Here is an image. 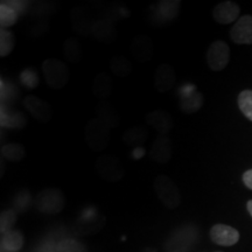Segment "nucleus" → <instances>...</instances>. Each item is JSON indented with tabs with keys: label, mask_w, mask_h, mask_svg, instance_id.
Segmentation results:
<instances>
[{
	"label": "nucleus",
	"mask_w": 252,
	"mask_h": 252,
	"mask_svg": "<svg viewBox=\"0 0 252 252\" xmlns=\"http://www.w3.org/2000/svg\"><path fill=\"white\" fill-rule=\"evenodd\" d=\"M42 72L45 75L47 86L50 89H62L69 82V69L63 61L56 59H48L43 61Z\"/></svg>",
	"instance_id": "obj_1"
},
{
	"label": "nucleus",
	"mask_w": 252,
	"mask_h": 252,
	"mask_svg": "<svg viewBox=\"0 0 252 252\" xmlns=\"http://www.w3.org/2000/svg\"><path fill=\"white\" fill-rule=\"evenodd\" d=\"M86 141L94 151L105 150L110 143L109 127L97 117L90 119L86 127Z\"/></svg>",
	"instance_id": "obj_2"
},
{
	"label": "nucleus",
	"mask_w": 252,
	"mask_h": 252,
	"mask_svg": "<svg viewBox=\"0 0 252 252\" xmlns=\"http://www.w3.org/2000/svg\"><path fill=\"white\" fill-rule=\"evenodd\" d=\"M154 190L160 201L168 208H175L181 201V194L175 182L166 175H158L154 179Z\"/></svg>",
	"instance_id": "obj_3"
},
{
	"label": "nucleus",
	"mask_w": 252,
	"mask_h": 252,
	"mask_svg": "<svg viewBox=\"0 0 252 252\" xmlns=\"http://www.w3.org/2000/svg\"><path fill=\"white\" fill-rule=\"evenodd\" d=\"M96 171L100 178L110 182H117L124 178L125 172L117 158L112 156H103L98 158L94 163Z\"/></svg>",
	"instance_id": "obj_4"
},
{
	"label": "nucleus",
	"mask_w": 252,
	"mask_h": 252,
	"mask_svg": "<svg viewBox=\"0 0 252 252\" xmlns=\"http://www.w3.org/2000/svg\"><path fill=\"white\" fill-rule=\"evenodd\" d=\"M36 208L42 213L55 214L64 207V196L62 191L55 188L43 189L36 197Z\"/></svg>",
	"instance_id": "obj_5"
},
{
	"label": "nucleus",
	"mask_w": 252,
	"mask_h": 252,
	"mask_svg": "<svg viewBox=\"0 0 252 252\" xmlns=\"http://www.w3.org/2000/svg\"><path fill=\"white\" fill-rule=\"evenodd\" d=\"M230 48L224 41H215L207 50V64L210 70L220 71L228 65Z\"/></svg>",
	"instance_id": "obj_6"
},
{
	"label": "nucleus",
	"mask_w": 252,
	"mask_h": 252,
	"mask_svg": "<svg viewBox=\"0 0 252 252\" xmlns=\"http://www.w3.org/2000/svg\"><path fill=\"white\" fill-rule=\"evenodd\" d=\"M146 123L160 135H167L174 127V121L168 112L162 109H157L146 115Z\"/></svg>",
	"instance_id": "obj_7"
},
{
	"label": "nucleus",
	"mask_w": 252,
	"mask_h": 252,
	"mask_svg": "<svg viewBox=\"0 0 252 252\" xmlns=\"http://www.w3.org/2000/svg\"><path fill=\"white\" fill-rule=\"evenodd\" d=\"M210 239L220 247H232L239 241V231L225 224H215L210 229Z\"/></svg>",
	"instance_id": "obj_8"
},
{
	"label": "nucleus",
	"mask_w": 252,
	"mask_h": 252,
	"mask_svg": "<svg viewBox=\"0 0 252 252\" xmlns=\"http://www.w3.org/2000/svg\"><path fill=\"white\" fill-rule=\"evenodd\" d=\"M230 37L237 45H252V15H243L236 21Z\"/></svg>",
	"instance_id": "obj_9"
},
{
	"label": "nucleus",
	"mask_w": 252,
	"mask_h": 252,
	"mask_svg": "<svg viewBox=\"0 0 252 252\" xmlns=\"http://www.w3.org/2000/svg\"><path fill=\"white\" fill-rule=\"evenodd\" d=\"M173 154L172 143L167 135H158L151 145L149 157L157 163H167Z\"/></svg>",
	"instance_id": "obj_10"
},
{
	"label": "nucleus",
	"mask_w": 252,
	"mask_h": 252,
	"mask_svg": "<svg viewBox=\"0 0 252 252\" xmlns=\"http://www.w3.org/2000/svg\"><path fill=\"white\" fill-rule=\"evenodd\" d=\"M24 105L27 111L39 122L47 123L52 119V106L45 100L37 98L35 96H27L24 99Z\"/></svg>",
	"instance_id": "obj_11"
},
{
	"label": "nucleus",
	"mask_w": 252,
	"mask_h": 252,
	"mask_svg": "<svg viewBox=\"0 0 252 252\" xmlns=\"http://www.w3.org/2000/svg\"><path fill=\"white\" fill-rule=\"evenodd\" d=\"M241 8L234 1H223L216 5L213 11V18L217 24L228 25L238 20Z\"/></svg>",
	"instance_id": "obj_12"
},
{
	"label": "nucleus",
	"mask_w": 252,
	"mask_h": 252,
	"mask_svg": "<svg viewBox=\"0 0 252 252\" xmlns=\"http://www.w3.org/2000/svg\"><path fill=\"white\" fill-rule=\"evenodd\" d=\"M175 71L169 64H161L154 74V87L159 93H168L175 84Z\"/></svg>",
	"instance_id": "obj_13"
},
{
	"label": "nucleus",
	"mask_w": 252,
	"mask_h": 252,
	"mask_svg": "<svg viewBox=\"0 0 252 252\" xmlns=\"http://www.w3.org/2000/svg\"><path fill=\"white\" fill-rule=\"evenodd\" d=\"M131 53L138 62H147L153 55V43L149 36L135 37L131 43Z\"/></svg>",
	"instance_id": "obj_14"
},
{
	"label": "nucleus",
	"mask_w": 252,
	"mask_h": 252,
	"mask_svg": "<svg viewBox=\"0 0 252 252\" xmlns=\"http://www.w3.org/2000/svg\"><path fill=\"white\" fill-rule=\"evenodd\" d=\"M180 1H160L156 7V13L153 14V23L167 24L175 19L179 12Z\"/></svg>",
	"instance_id": "obj_15"
},
{
	"label": "nucleus",
	"mask_w": 252,
	"mask_h": 252,
	"mask_svg": "<svg viewBox=\"0 0 252 252\" xmlns=\"http://www.w3.org/2000/svg\"><path fill=\"white\" fill-rule=\"evenodd\" d=\"M203 104V96L198 91L189 89L188 91H180V109L186 113H194L200 110Z\"/></svg>",
	"instance_id": "obj_16"
},
{
	"label": "nucleus",
	"mask_w": 252,
	"mask_h": 252,
	"mask_svg": "<svg viewBox=\"0 0 252 252\" xmlns=\"http://www.w3.org/2000/svg\"><path fill=\"white\" fill-rule=\"evenodd\" d=\"M91 34L94 36V39L100 41V42H109V41L115 39L116 36L113 24L110 20H106V19H102V20L93 24Z\"/></svg>",
	"instance_id": "obj_17"
},
{
	"label": "nucleus",
	"mask_w": 252,
	"mask_h": 252,
	"mask_svg": "<svg viewBox=\"0 0 252 252\" xmlns=\"http://www.w3.org/2000/svg\"><path fill=\"white\" fill-rule=\"evenodd\" d=\"M112 87L113 83L111 77L106 72H99L94 81L93 90L96 97H98L102 100H105L111 94Z\"/></svg>",
	"instance_id": "obj_18"
},
{
	"label": "nucleus",
	"mask_w": 252,
	"mask_h": 252,
	"mask_svg": "<svg viewBox=\"0 0 252 252\" xmlns=\"http://www.w3.org/2000/svg\"><path fill=\"white\" fill-rule=\"evenodd\" d=\"M97 116H98L97 118L100 119L109 128L116 127L119 124V117L117 111H116L111 104L109 102H105V100H102L99 103V105L97 106Z\"/></svg>",
	"instance_id": "obj_19"
},
{
	"label": "nucleus",
	"mask_w": 252,
	"mask_h": 252,
	"mask_svg": "<svg viewBox=\"0 0 252 252\" xmlns=\"http://www.w3.org/2000/svg\"><path fill=\"white\" fill-rule=\"evenodd\" d=\"M109 68L115 76L123 78L128 76V75L131 74L132 63L130 60L124 58V56L116 55L110 60Z\"/></svg>",
	"instance_id": "obj_20"
},
{
	"label": "nucleus",
	"mask_w": 252,
	"mask_h": 252,
	"mask_svg": "<svg viewBox=\"0 0 252 252\" xmlns=\"http://www.w3.org/2000/svg\"><path fill=\"white\" fill-rule=\"evenodd\" d=\"M147 131L145 130L141 126H134L131 127L130 130H127L123 134V141L128 146H137L145 143L147 140Z\"/></svg>",
	"instance_id": "obj_21"
},
{
	"label": "nucleus",
	"mask_w": 252,
	"mask_h": 252,
	"mask_svg": "<svg viewBox=\"0 0 252 252\" xmlns=\"http://www.w3.org/2000/svg\"><path fill=\"white\" fill-rule=\"evenodd\" d=\"M1 154L5 159L9 161L19 162L26 156V150L21 144H7L1 147Z\"/></svg>",
	"instance_id": "obj_22"
},
{
	"label": "nucleus",
	"mask_w": 252,
	"mask_h": 252,
	"mask_svg": "<svg viewBox=\"0 0 252 252\" xmlns=\"http://www.w3.org/2000/svg\"><path fill=\"white\" fill-rule=\"evenodd\" d=\"M17 20L18 12L2 1L1 6H0V26H1V30H7L8 27L13 26L17 23Z\"/></svg>",
	"instance_id": "obj_23"
},
{
	"label": "nucleus",
	"mask_w": 252,
	"mask_h": 252,
	"mask_svg": "<svg viewBox=\"0 0 252 252\" xmlns=\"http://www.w3.org/2000/svg\"><path fill=\"white\" fill-rule=\"evenodd\" d=\"M63 55L67 61L71 63H77L81 60V46L76 39H69L64 43Z\"/></svg>",
	"instance_id": "obj_24"
},
{
	"label": "nucleus",
	"mask_w": 252,
	"mask_h": 252,
	"mask_svg": "<svg viewBox=\"0 0 252 252\" xmlns=\"http://www.w3.org/2000/svg\"><path fill=\"white\" fill-rule=\"evenodd\" d=\"M14 35L8 30L0 31V56L6 58L14 48Z\"/></svg>",
	"instance_id": "obj_25"
},
{
	"label": "nucleus",
	"mask_w": 252,
	"mask_h": 252,
	"mask_svg": "<svg viewBox=\"0 0 252 252\" xmlns=\"http://www.w3.org/2000/svg\"><path fill=\"white\" fill-rule=\"evenodd\" d=\"M238 108L249 121L252 122V90H244L238 94Z\"/></svg>",
	"instance_id": "obj_26"
},
{
	"label": "nucleus",
	"mask_w": 252,
	"mask_h": 252,
	"mask_svg": "<svg viewBox=\"0 0 252 252\" xmlns=\"http://www.w3.org/2000/svg\"><path fill=\"white\" fill-rule=\"evenodd\" d=\"M78 14H76V12H72L71 14V21H72V26L74 25H77V26H75L74 28L76 30L77 32H80L81 34H84L86 35V32H90L91 33V27H93V25L89 23V20L86 18V13L83 12V9L82 8H78L77 9Z\"/></svg>",
	"instance_id": "obj_27"
},
{
	"label": "nucleus",
	"mask_w": 252,
	"mask_h": 252,
	"mask_svg": "<svg viewBox=\"0 0 252 252\" xmlns=\"http://www.w3.org/2000/svg\"><path fill=\"white\" fill-rule=\"evenodd\" d=\"M24 238L23 236L19 234L18 231H11L5 235L2 239V248L7 251H18L19 249L23 247Z\"/></svg>",
	"instance_id": "obj_28"
},
{
	"label": "nucleus",
	"mask_w": 252,
	"mask_h": 252,
	"mask_svg": "<svg viewBox=\"0 0 252 252\" xmlns=\"http://www.w3.org/2000/svg\"><path fill=\"white\" fill-rule=\"evenodd\" d=\"M20 80L24 87L28 88V89H34L39 84V76L34 69H25L20 74Z\"/></svg>",
	"instance_id": "obj_29"
},
{
	"label": "nucleus",
	"mask_w": 252,
	"mask_h": 252,
	"mask_svg": "<svg viewBox=\"0 0 252 252\" xmlns=\"http://www.w3.org/2000/svg\"><path fill=\"white\" fill-rule=\"evenodd\" d=\"M59 250L60 252H86V249H84L83 245L74 241V239L63 241L59 245Z\"/></svg>",
	"instance_id": "obj_30"
},
{
	"label": "nucleus",
	"mask_w": 252,
	"mask_h": 252,
	"mask_svg": "<svg viewBox=\"0 0 252 252\" xmlns=\"http://www.w3.org/2000/svg\"><path fill=\"white\" fill-rule=\"evenodd\" d=\"M1 230L2 232L5 231V230H8L9 226H11L13 223L15 222V215L12 212H6L2 214V217H1Z\"/></svg>",
	"instance_id": "obj_31"
},
{
	"label": "nucleus",
	"mask_w": 252,
	"mask_h": 252,
	"mask_svg": "<svg viewBox=\"0 0 252 252\" xmlns=\"http://www.w3.org/2000/svg\"><path fill=\"white\" fill-rule=\"evenodd\" d=\"M242 180H243V184L245 185V187L252 190V169H248L247 172L243 173Z\"/></svg>",
	"instance_id": "obj_32"
},
{
	"label": "nucleus",
	"mask_w": 252,
	"mask_h": 252,
	"mask_svg": "<svg viewBox=\"0 0 252 252\" xmlns=\"http://www.w3.org/2000/svg\"><path fill=\"white\" fill-rule=\"evenodd\" d=\"M247 209H248L249 214H250V215L252 216V200L248 201V203H247Z\"/></svg>",
	"instance_id": "obj_33"
},
{
	"label": "nucleus",
	"mask_w": 252,
	"mask_h": 252,
	"mask_svg": "<svg viewBox=\"0 0 252 252\" xmlns=\"http://www.w3.org/2000/svg\"><path fill=\"white\" fill-rule=\"evenodd\" d=\"M215 252H222V251H215Z\"/></svg>",
	"instance_id": "obj_34"
}]
</instances>
